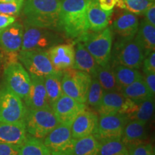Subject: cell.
<instances>
[{"label": "cell", "instance_id": "cell-35", "mask_svg": "<svg viewBox=\"0 0 155 155\" xmlns=\"http://www.w3.org/2000/svg\"><path fill=\"white\" fill-rule=\"evenodd\" d=\"M25 0H17L12 2H0V14L15 16L20 13Z\"/></svg>", "mask_w": 155, "mask_h": 155}, {"label": "cell", "instance_id": "cell-42", "mask_svg": "<svg viewBox=\"0 0 155 155\" xmlns=\"http://www.w3.org/2000/svg\"><path fill=\"white\" fill-rule=\"evenodd\" d=\"M101 8L105 11L113 10L116 6V0H98Z\"/></svg>", "mask_w": 155, "mask_h": 155}, {"label": "cell", "instance_id": "cell-28", "mask_svg": "<svg viewBox=\"0 0 155 155\" xmlns=\"http://www.w3.org/2000/svg\"><path fill=\"white\" fill-rule=\"evenodd\" d=\"M137 35L142 44L144 49L145 57L151 52L154 51L155 48V26L147 22L145 19L141 20L139 25Z\"/></svg>", "mask_w": 155, "mask_h": 155}, {"label": "cell", "instance_id": "cell-43", "mask_svg": "<svg viewBox=\"0 0 155 155\" xmlns=\"http://www.w3.org/2000/svg\"><path fill=\"white\" fill-rule=\"evenodd\" d=\"M17 0H0V2H15Z\"/></svg>", "mask_w": 155, "mask_h": 155}, {"label": "cell", "instance_id": "cell-8", "mask_svg": "<svg viewBox=\"0 0 155 155\" xmlns=\"http://www.w3.org/2000/svg\"><path fill=\"white\" fill-rule=\"evenodd\" d=\"M26 113L20 97L5 86L0 89V123H25Z\"/></svg>", "mask_w": 155, "mask_h": 155}, {"label": "cell", "instance_id": "cell-3", "mask_svg": "<svg viewBox=\"0 0 155 155\" xmlns=\"http://www.w3.org/2000/svg\"><path fill=\"white\" fill-rule=\"evenodd\" d=\"M113 39L114 34L111 27H107L100 32L88 31L75 41L82 42L98 65L104 67L111 61Z\"/></svg>", "mask_w": 155, "mask_h": 155}, {"label": "cell", "instance_id": "cell-40", "mask_svg": "<svg viewBox=\"0 0 155 155\" xmlns=\"http://www.w3.org/2000/svg\"><path fill=\"white\" fill-rule=\"evenodd\" d=\"M15 22H16L15 16L0 14V30L7 28Z\"/></svg>", "mask_w": 155, "mask_h": 155}, {"label": "cell", "instance_id": "cell-11", "mask_svg": "<svg viewBox=\"0 0 155 155\" xmlns=\"http://www.w3.org/2000/svg\"><path fill=\"white\" fill-rule=\"evenodd\" d=\"M17 58L30 75L44 78L56 72L47 51L20 50Z\"/></svg>", "mask_w": 155, "mask_h": 155}, {"label": "cell", "instance_id": "cell-17", "mask_svg": "<svg viewBox=\"0 0 155 155\" xmlns=\"http://www.w3.org/2000/svg\"><path fill=\"white\" fill-rule=\"evenodd\" d=\"M23 33L24 26L19 22L0 30V48L7 53H18L22 47Z\"/></svg>", "mask_w": 155, "mask_h": 155}, {"label": "cell", "instance_id": "cell-4", "mask_svg": "<svg viewBox=\"0 0 155 155\" xmlns=\"http://www.w3.org/2000/svg\"><path fill=\"white\" fill-rule=\"evenodd\" d=\"M145 58L144 49L138 36L127 40H116L111 50L113 65L139 69Z\"/></svg>", "mask_w": 155, "mask_h": 155}, {"label": "cell", "instance_id": "cell-36", "mask_svg": "<svg viewBox=\"0 0 155 155\" xmlns=\"http://www.w3.org/2000/svg\"><path fill=\"white\" fill-rule=\"evenodd\" d=\"M128 150L129 155H155L154 146L150 143H141Z\"/></svg>", "mask_w": 155, "mask_h": 155}, {"label": "cell", "instance_id": "cell-19", "mask_svg": "<svg viewBox=\"0 0 155 155\" xmlns=\"http://www.w3.org/2000/svg\"><path fill=\"white\" fill-rule=\"evenodd\" d=\"M139 19L136 15L129 12H122L114 19L111 28L117 40L133 38L139 28Z\"/></svg>", "mask_w": 155, "mask_h": 155}, {"label": "cell", "instance_id": "cell-34", "mask_svg": "<svg viewBox=\"0 0 155 155\" xmlns=\"http://www.w3.org/2000/svg\"><path fill=\"white\" fill-rule=\"evenodd\" d=\"M124 2L125 9L137 15H144L145 11L154 4V0H124Z\"/></svg>", "mask_w": 155, "mask_h": 155}, {"label": "cell", "instance_id": "cell-1", "mask_svg": "<svg viewBox=\"0 0 155 155\" xmlns=\"http://www.w3.org/2000/svg\"><path fill=\"white\" fill-rule=\"evenodd\" d=\"M60 2L58 32L65 38L76 40L89 31L86 15L88 0H60Z\"/></svg>", "mask_w": 155, "mask_h": 155}, {"label": "cell", "instance_id": "cell-33", "mask_svg": "<svg viewBox=\"0 0 155 155\" xmlns=\"http://www.w3.org/2000/svg\"><path fill=\"white\" fill-rule=\"evenodd\" d=\"M104 94V91L101 86V84L97 80L96 78L93 77L91 83L90 88H89L88 95H87V99L86 104L94 108L97 109L99 105L102 97Z\"/></svg>", "mask_w": 155, "mask_h": 155}, {"label": "cell", "instance_id": "cell-21", "mask_svg": "<svg viewBox=\"0 0 155 155\" xmlns=\"http://www.w3.org/2000/svg\"><path fill=\"white\" fill-rule=\"evenodd\" d=\"M147 124L129 120L124 129L121 139L129 150L136 145L147 142Z\"/></svg>", "mask_w": 155, "mask_h": 155}, {"label": "cell", "instance_id": "cell-41", "mask_svg": "<svg viewBox=\"0 0 155 155\" xmlns=\"http://www.w3.org/2000/svg\"><path fill=\"white\" fill-rule=\"evenodd\" d=\"M145 20L153 26H155V6L153 4L145 11Z\"/></svg>", "mask_w": 155, "mask_h": 155}, {"label": "cell", "instance_id": "cell-14", "mask_svg": "<svg viewBox=\"0 0 155 155\" xmlns=\"http://www.w3.org/2000/svg\"><path fill=\"white\" fill-rule=\"evenodd\" d=\"M134 101L127 98L120 91L104 92L96 111L100 115L121 113L127 114Z\"/></svg>", "mask_w": 155, "mask_h": 155}, {"label": "cell", "instance_id": "cell-26", "mask_svg": "<svg viewBox=\"0 0 155 155\" xmlns=\"http://www.w3.org/2000/svg\"><path fill=\"white\" fill-rule=\"evenodd\" d=\"M94 77L96 78L104 92L120 91V88L116 81L113 67L110 63L104 67L99 65Z\"/></svg>", "mask_w": 155, "mask_h": 155}, {"label": "cell", "instance_id": "cell-2", "mask_svg": "<svg viewBox=\"0 0 155 155\" xmlns=\"http://www.w3.org/2000/svg\"><path fill=\"white\" fill-rule=\"evenodd\" d=\"M60 10V0H25V22L37 28L58 31Z\"/></svg>", "mask_w": 155, "mask_h": 155}, {"label": "cell", "instance_id": "cell-24", "mask_svg": "<svg viewBox=\"0 0 155 155\" xmlns=\"http://www.w3.org/2000/svg\"><path fill=\"white\" fill-rule=\"evenodd\" d=\"M154 112V98H150L140 102H134L127 116L129 120L147 124Z\"/></svg>", "mask_w": 155, "mask_h": 155}, {"label": "cell", "instance_id": "cell-23", "mask_svg": "<svg viewBox=\"0 0 155 155\" xmlns=\"http://www.w3.org/2000/svg\"><path fill=\"white\" fill-rule=\"evenodd\" d=\"M74 48L75 63L73 69L86 72L94 77L99 65L82 42L75 41Z\"/></svg>", "mask_w": 155, "mask_h": 155}, {"label": "cell", "instance_id": "cell-25", "mask_svg": "<svg viewBox=\"0 0 155 155\" xmlns=\"http://www.w3.org/2000/svg\"><path fill=\"white\" fill-rule=\"evenodd\" d=\"M120 92L127 98L134 102H140L150 98H154L149 90L144 78L135 81L129 86L122 88Z\"/></svg>", "mask_w": 155, "mask_h": 155}, {"label": "cell", "instance_id": "cell-13", "mask_svg": "<svg viewBox=\"0 0 155 155\" xmlns=\"http://www.w3.org/2000/svg\"><path fill=\"white\" fill-rule=\"evenodd\" d=\"M59 124L71 126L79 114L86 109L83 104L63 94L51 106Z\"/></svg>", "mask_w": 155, "mask_h": 155}, {"label": "cell", "instance_id": "cell-39", "mask_svg": "<svg viewBox=\"0 0 155 155\" xmlns=\"http://www.w3.org/2000/svg\"><path fill=\"white\" fill-rule=\"evenodd\" d=\"M144 82L148 87L151 94L154 97L155 94V73H147L143 76Z\"/></svg>", "mask_w": 155, "mask_h": 155}, {"label": "cell", "instance_id": "cell-15", "mask_svg": "<svg viewBox=\"0 0 155 155\" xmlns=\"http://www.w3.org/2000/svg\"><path fill=\"white\" fill-rule=\"evenodd\" d=\"M48 57L56 71L73 68L75 48L73 44H58L48 50Z\"/></svg>", "mask_w": 155, "mask_h": 155}, {"label": "cell", "instance_id": "cell-29", "mask_svg": "<svg viewBox=\"0 0 155 155\" xmlns=\"http://www.w3.org/2000/svg\"><path fill=\"white\" fill-rule=\"evenodd\" d=\"M112 67L120 90L135 81L143 78L142 74L139 72L138 69L131 68L121 65H115Z\"/></svg>", "mask_w": 155, "mask_h": 155}, {"label": "cell", "instance_id": "cell-37", "mask_svg": "<svg viewBox=\"0 0 155 155\" xmlns=\"http://www.w3.org/2000/svg\"><path fill=\"white\" fill-rule=\"evenodd\" d=\"M143 72L147 73H155V53L151 52L148 55L144 58L143 61Z\"/></svg>", "mask_w": 155, "mask_h": 155}, {"label": "cell", "instance_id": "cell-18", "mask_svg": "<svg viewBox=\"0 0 155 155\" xmlns=\"http://www.w3.org/2000/svg\"><path fill=\"white\" fill-rule=\"evenodd\" d=\"M30 88L26 98L23 100L27 109H37L50 106L44 83V78L30 75Z\"/></svg>", "mask_w": 155, "mask_h": 155}, {"label": "cell", "instance_id": "cell-5", "mask_svg": "<svg viewBox=\"0 0 155 155\" xmlns=\"http://www.w3.org/2000/svg\"><path fill=\"white\" fill-rule=\"evenodd\" d=\"M22 43L20 50L48 51L53 46L64 42L62 34L58 31L37 28L25 22Z\"/></svg>", "mask_w": 155, "mask_h": 155}, {"label": "cell", "instance_id": "cell-16", "mask_svg": "<svg viewBox=\"0 0 155 155\" xmlns=\"http://www.w3.org/2000/svg\"><path fill=\"white\" fill-rule=\"evenodd\" d=\"M98 116L94 111L85 109L77 116L71 124V134L74 139L95 135L97 131Z\"/></svg>", "mask_w": 155, "mask_h": 155}, {"label": "cell", "instance_id": "cell-20", "mask_svg": "<svg viewBox=\"0 0 155 155\" xmlns=\"http://www.w3.org/2000/svg\"><path fill=\"white\" fill-rule=\"evenodd\" d=\"M113 10L105 11L101 8L98 0H88L87 4V21L88 30L100 32L107 28L111 22Z\"/></svg>", "mask_w": 155, "mask_h": 155}, {"label": "cell", "instance_id": "cell-22", "mask_svg": "<svg viewBox=\"0 0 155 155\" xmlns=\"http://www.w3.org/2000/svg\"><path fill=\"white\" fill-rule=\"evenodd\" d=\"M27 134L25 123H0V144L20 147Z\"/></svg>", "mask_w": 155, "mask_h": 155}, {"label": "cell", "instance_id": "cell-32", "mask_svg": "<svg viewBox=\"0 0 155 155\" xmlns=\"http://www.w3.org/2000/svg\"><path fill=\"white\" fill-rule=\"evenodd\" d=\"M99 155H129V150L121 138L99 140Z\"/></svg>", "mask_w": 155, "mask_h": 155}, {"label": "cell", "instance_id": "cell-30", "mask_svg": "<svg viewBox=\"0 0 155 155\" xmlns=\"http://www.w3.org/2000/svg\"><path fill=\"white\" fill-rule=\"evenodd\" d=\"M17 155H51L42 139L27 134L24 142L19 147Z\"/></svg>", "mask_w": 155, "mask_h": 155}, {"label": "cell", "instance_id": "cell-27", "mask_svg": "<svg viewBox=\"0 0 155 155\" xmlns=\"http://www.w3.org/2000/svg\"><path fill=\"white\" fill-rule=\"evenodd\" d=\"M62 76L63 71H56L55 73L44 77L45 87L50 107L63 95Z\"/></svg>", "mask_w": 155, "mask_h": 155}, {"label": "cell", "instance_id": "cell-38", "mask_svg": "<svg viewBox=\"0 0 155 155\" xmlns=\"http://www.w3.org/2000/svg\"><path fill=\"white\" fill-rule=\"evenodd\" d=\"M19 146L8 144H0V155H17Z\"/></svg>", "mask_w": 155, "mask_h": 155}, {"label": "cell", "instance_id": "cell-7", "mask_svg": "<svg viewBox=\"0 0 155 155\" xmlns=\"http://www.w3.org/2000/svg\"><path fill=\"white\" fill-rule=\"evenodd\" d=\"M91 80V75L83 71L73 68L63 71L61 81L63 94L86 104Z\"/></svg>", "mask_w": 155, "mask_h": 155}, {"label": "cell", "instance_id": "cell-9", "mask_svg": "<svg viewBox=\"0 0 155 155\" xmlns=\"http://www.w3.org/2000/svg\"><path fill=\"white\" fill-rule=\"evenodd\" d=\"M5 86L22 98H26L30 88V74L19 62L12 61L4 71Z\"/></svg>", "mask_w": 155, "mask_h": 155}, {"label": "cell", "instance_id": "cell-31", "mask_svg": "<svg viewBox=\"0 0 155 155\" xmlns=\"http://www.w3.org/2000/svg\"><path fill=\"white\" fill-rule=\"evenodd\" d=\"M72 155H99V141L94 135L75 139Z\"/></svg>", "mask_w": 155, "mask_h": 155}, {"label": "cell", "instance_id": "cell-6", "mask_svg": "<svg viewBox=\"0 0 155 155\" xmlns=\"http://www.w3.org/2000/svg\"><path fill=\"white\" fill-rule=\"evenodd\" d=\"M25 124L27 133L40 139H45L59 124L50 106L37 109H27Z\"/></svg>", "mask_w": 155, "mask_h": 155}, {"label": "cell", "instance_id": "cell-12", "mask_svg": "<svg viewBox=\"0 0 155 155\" xmlns=\"http://www.w3.org/2000/svg\"><path fill=\"white\" fill-rule=\"evenodd\" d=\"M129 121L127 116L121 113L100 115L97 131L94 137L98 141L106 139L121 138L124 129Z\"/></svg>", "mask_w": 155, "mask_h": 155}, {"label": "cell", "instance_id": "cell-10", "mask_svg": "<svg viewBox=\"0 0 155 155\" xmlns=\"http://www.w3.org/2000/svg\"><path fill=\"white\" fill-rule=\"evenodd\" d=\"M75 142L71 126L58 124L45 137L43 143L51 155H72Z\"/></svg>", "mask_w": 155, "mask_h": 155}]
</instances>
